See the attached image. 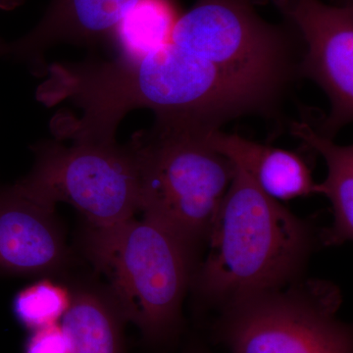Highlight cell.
<instances>
[{"mask_svg": "<svg viewBox=\"0 0 353 353\" xmlns=\"http://www.w3.org/2000/svg\"><path fill=\"white\" fill-rule=\"evenodd\" d=\"M205 141L275 201H287L315 194L312 172L299 153L254 143L221 130L209 134Z\"/></svg>", "mask_w": 353, "mask_h": 353, "instance_id": "30bf717a", "label": "cell"}, {"mask_svg": "<svg viewBox=\"0 0 353 353\" xmlns=\"http://www.w3.org/2000/svg\"><path fill=\"white\" fill-rule=\"evenodd\" d=\"M336 2V6H352L353 0H334Z\"/></svg>", "mask_w": 353, "mask_h": 353, "instance_id": "2e32d148", "label": "cell"}, {"mask_svg": "<svg viewBox=\"0 0 353 353\" xmlns=\"http://www.w3.org/2000/svg\"><path fill=\"white\" fill-rule=\"evenodd\" d=\"M34 168L22 179L30 190L57 205L66 202L85 216L88 227L108 228L141 210L136 158L116 141L41 143Z\"/></svg>", "mask_w": 353, "mask_h": 353, "instance_id": "8992f818", "label": "cell"}, {"mask_svg": "<svg viewBox=\"0 0 353 353\" xmlns=\"http://www.w3.org/2000/svg\"><path fill=\"white\" fill-rule=\"evenodd\" d=\"M303 39L299 76L322 88L331 103L319 132L333 139L353 119V4L271 0Z\"/></svg>", "mask_w": 353, "mask_h": 353, "instance_id": "52a82bcc", "label": "cell"}, {"mask_svg": "<svg viewBox=\"0 0 353 353\" xmlns=\"http://www.w3.org/2000/svg\"><path fill=\"white\" fill-rule=\"evenodd\" d=\"M83 246L128 323L150 341L176 333L190 277L192 245L143 216L112 227H88Z\"/></svg>", "mask_w": 353, "mask_h": 353, "instance_id": "3957f363", "label": "cell"}, {"mask_svg": "<svg viewBox=\"0 0 353 353\" xmlns=\"http://www.w3.org/2000/svg\"><path fill=\"white\" fill-rule=\"evenodd\" d=\"M341 303L332 283L294 281L225 305L218 336L231 353H353Z\"/></svg>", "mask_w": 353, "mask_h": 353, "instance_id": "5b68a950", "label": "cell"}, {"mask_svg": "<svg viewBox=\"0 0 353 353\" xmlns=\"http://www.w3.org/2000/svg\"><path fill=\"white\" fill-rule=\"evenodd\" d=\"M141 0H52L25 37L0 46V57L25 62L46 75V50L60 43L95 46L111 41L116 27Z\"/></svg>", "mask_w": 353, "mask_h": 353, "instance_id": "9c48e42d", "label": "cell"}, {"mask_svg": "<svg viewBox=\"0 0 353 353\" xmlns=\"http://www.w3.org/2000/svg\"><path fill=\"white\" fill-rule=\"evenodd\" d=\"M197 272V290L227 304L296 280L310 250V233L296 215L234 166Z\"/></svg>", "mask_w": 353, "mask_h": 353, "instance_id": "7a4b0ae2", "label": "cell"}, {"mask_svg": "<svg viewBox=\"0 0 353 353\" xmlns=\"http://www.w3.org/2000/svg\"><path fill=\"white\" fill-rule=\"evenodd\" d=\"M70 294L69 307L60 324L72 353H124L128 321L105 285H79Z\"/></svg>", "mask_w": 353, "mask_h": 353, "instance_id": "8fae6325", "label": "cell"}, {"mask_svg": "<svg viewBox=\"0 0 353 353\" xmlns=\"http://www.w3.org/2000/svg\"><path fill=\"white\" fill-rule=\"evenodd\" d=\"M70 301V290L50 280L39 281L16 294L13 312L20 324L34 331L61 321Z\"/></svg>", "mask_w": 353, "mask_h": 353, "instance_id": "5bb4252c", "label": "cell"}, {"mask_svg": "<svg viewBox=\"0 0 353 353\" xmlns=\"http://www.w3.org/2000/svg\"><path fill=\"white\" fill-rule=\"evenodd\" d=\"M180 15L176 0H141L113 32L119 57H139L164 43Z\"/></svg>", "mask_w": 353, "mask_h": 353, "instance_id": "4fadbf2b", "label": "cell"}, {"mask_svg": "<svg viewBox=\"0 0 353 353\" xmlns=\"http://www.w3.org/2000/svg\"><path fill=\"white\" fill-rule=\"evenodd\" d=\"M70 250L55 213L20 180L0 189V276L55 275Z\"/></svg>", "mask_w": 353, "mask_h": 353, "instance_id": "ba28073f", "label": "cell"}, {"mask_svg": "<svg viewBox=\"0 0 353 353\" xmlns=\"http://www.w3.org/2000/svg\"><path fill=\"white\" fill-rule=\"evenodd\" d=\"M32 332L24 353H72L71 343L60 323Z\"/></svg>", "mask_w": 353, "mask_h": 353, "instance_id": "9a60e30c", "label": "cell"}, {"mask_svg": "<svg viewBox=\"0 0 353 353\" xmlns=\"http://www.w3.org/2000/svg\"><path fill=\"white\" fill-rule=\"evenodd\" d=\"M290 134L319 152L327 164L326 179L316 183L315 194H324L331 204L333 224L322 238L325 245H341L353 239V148L336 145L308 123L294 122Z\"/></svg>", "mask_w": 353, "mask_h": 353, "instance_id": "7c38bea8", "label": "cell"}, {"mask_svg": "<svg viewBox=\"0 0 353 353\" xmlns=\"http://www.w3.org/2000/svg\"><path fill=\"white\" fill-rule=\"evenodd\" d=\"M254 6H264L269 0H250Z\"/></svg>", "mask_w": 353, "mask_h": 353, "instance_id": "e0dca14e", "label": "cell"}, {"mask_svg": "<svg viewBox=\"0 0 353 353\" xmlns=\"http://www.w3.org/2000/svg\"><path fill=\"white\" fill-rule=\"evenodd\" d=\"M138 165L141 210L190 245L208 238L234 165L205 137L155 120L132 136Z\"/></svg>", "mask_w": 353, "mask_h": 353, "instance_id": "277c9868", "label": "cell"}, {"mask_svg": "<svg viewBox=\"0 0 353 353\" xmlns=\"http://www.w3.org/2000/svg\"><path fill=\"white\" fill-rule=\"evenodd\" d=\"M296 30L271 24L250 0H196L154 50L113 60L104 90L116 113L155 119L201 137L250 114L272 116L299 75Z\"/></svg>", "mask_w": 353, "mask_h": 353, "instance_id": "6da1fadb", "label": "cell"}]
</instances>
